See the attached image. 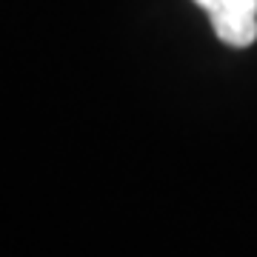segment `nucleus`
Listing matches in <instances>:
<instances>
[{
    "mask_svg": "<svg viewBox=\"0 0 257 257\" xmlns=\"http://www.w3.org/2000/svg\"><path fill=\"white\" fill-rule=\"evenodd\" d=\"M226 46L246 49L257 40V0H194Z\"/></svg>",
    "mask_w": 257,
    "mask_h": 257,
    "instance_id": "nucleus-1",
    "label": "nucleus"
}]
</instances>
